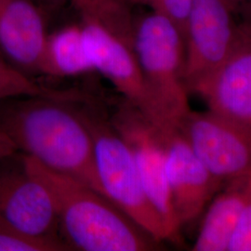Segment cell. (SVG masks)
Wrapping results in <instances>:
<instances>
[{
    "mask_svg": "<svg viewBox=\"0 0 251 251\" xmlns=\"http://www.w3.org/2000/svg\"><path fill=\"white\" fill-rule=\"evenodd\" d=\"M110 121L131 151L144 191L161 218L168 241L180 244L181 228L172 205L160 128L124 99Z\"/></svg>",
    "mask_w": 251,
    "mask_h": 251,
    "instance_id": "8992f818",
    "label": "cell"
},
{
    "mask_svg": "<svg viewBox=\"0 0 251 251\" xmlns=\"http://www.w3.org/2000/svg\"><path fill=\"white\" fill-rule=\"evenodd\" d=\"M251 191V177L225 182L206 206L194 251H227L233 229Z\"/></svg>",
    "mask_w": 251,
    "mask_h": 251,
    "instance_id": "4fadbf2b",
    "label": "cell"
},
{
    "mask_svg": "<svg viewBox=\"0 0 251 251\" xmlns=\"http://www.w3.org/2000/svg\"><path fill=\"white\" fill-rule=\"evenodd\" d=\"M133 46L147 88L168 126L191 110L184 83L185 46L179 28L151 11L135 20Z\"/></svg>",
    "mask_w": 251,
    "mask_h": 251,
    "instance_id": "5b68a950",
    "label": "cell"
},
{
    "mask_svg": "<svg viewBox=\"0 0 251 251\" xmlns=\"http://www.w3.org/2000/svg\"><path fill=\"white\" fill-rule=\"evenodd\" d=\"M0 222L39 238L62 239L52 198L23 163L0 166Z\"/></svg>",
    "mask_w": 251,
    "mask_h": 251,
    "instance_id": "30bf717a",
    "label": "cell"
},
{
    "mask_svg": "<svg viewBox=\"0 0 251 251\" xmlns=\"http://www.w3.org/2000/svg\"><path fill=\"white\" fill-rule=\"evenodd\" d=\"M52 198L63 240L74 251H150L162 243L98 191L52 171L34 158L21 159Z\"/></svg>",
    "mask_w": 251,
    "mask_h": 251,
    "instance_id": "7a4b0ae2",
    "label": "cell"
},
{
    "mask_svg": "<svg viewBox=\"0 0 251 251\" xmlns=\"http://www.w3.org/2000/svg\"><path fill=\"white\" fill-rule=\"evenodd\" d=\"M150 8L152 12L171 21L183 36L194 0H129Z\"/></svg>",
    "mask_w": 251,
    "mask_h": 251,
    "instance_id": "2e32d148",
    "label": "cell"
},
{
    "mask_svg": "<svg viewBox=\"0 0 251 251\" xmlns=\"http://www.w3.org/2000/svg\"><path fill=\"white\" fill-rule=\"evenodd\" d=\"M240 25L251 31V0H228Z\"/></svg>",
    "mask_w": 251,
    "mask_h": 251,
    "instance_id": "ffe728a7",
    "label": "cell"
},
{
    "mask_svg": "<svg viewBox=\"0 0 251 251\" xmlns=\"http://www.w3.org/2000/svg\"><path fill=\"white\" fill-rule=\"evenodd\" d=\"M81 99L68 92L25 96L0 110V129L18 151L102 194L90 127L75 106Z\"/></svg>",
    "mask_w": 251,
    "mask_h": 251,
    "instance_id": "6da1fadb",
    "label": "cell"
},
{
    "mask_svg": "<svg viewBox=\"0 0 251 251\" xmlns=\"http://www.w3.org/2000/svg\"><path fill=\"white\" fill-rule=\"evenodd\" d=\"M227 251H251V191L233 229Z\"/></svg>",
    "mask_w": 251,
    "mask_h": 251,
    "instance_id": "e0dca14e",
    "label": "cell"
},
{
    "mask_svg": "<svg viewBox=\"0 0 251 251\" xmlns=\"http://www.w3.org/2000/svg\"><path fill=\"white\" fill-rule=\"evenodd\" d=\"M17 152L18 149L16 145L8 135L0 129V160L11 158Z\"/></svg>",
    "mask_w": 251,
    "mask_h": 251,
    "instance_id": "44dd1931",
    "label": "cell"
},
{
    "mask_svg": "<svg viewBox=\"0 0 251 251\" xmlns=\"http://www.w3.org/2000/svg\"><path fill=\"white\" fill-rule=\"evenodd\" d=\"M241 25L228 0H194L184 28V83L196 94L225 63L236 45Z\"/></svg>",
    "mask_w": 251,
    "mask_h": 251,
    "instance_id": "52a82bcc",
    "label": "cell"
},
{
    "mask_svg": "<svg viewBox=\"0 0 251 251\" xmlns=\"http://www.w3.org/2000/svg\"><path fill=\"white\" fill-rule=\"evenodd\" d=\"M160 132L172 205L181 228L198 220L225 183L206 169L177 126Z\"/></svg>",
    "mask_w": 251,
    "mask_h": 251,
    "instance_id": "9c48e42d",
    "label": "cell"
},
{
    "mask_svg": "<svg viewBox=\"0 0 251 251\" xmlns=\"http://www.w3.org/2000/svg\"><path fill=\"white\" fill-rule=\"evenodd\" d=\"M72 251L63 240L31 236L0 222V251Z\"/></svg>",
    "mask_w": 251,
    "mask_h": 251,
    "instance_id": "9a60e30c",
    "label": "cell"
},
{
    "mask_svg": "<svg viewBox=\"0 0 251 251\" xmlns=\"http://www.w3.org/2000/svg\"><path fill=\"white\" fill-rule=\"evenodd\" d=\"M81 26L94 71L110 81L123 99L159 128L167 125L144 80L133 46L134 22L125 3L80 10Z\"/></svg>",
    "mask_w": 251,
    "mask_h": 251,
    "instance_id": "3957f363",
    "label": "cell"
},
{
    "mask_svg": "<svg viewBox=\"0 0 251 251\" xmlns=\"http://www.w3.org/2000/svg\"><path fill=\"white\" fill-rule=\"evenodd\" d=\"M0 80L17 84L20 86L27 87L33 90H40V91H49L50 90L43 88L36 84L35 81L32 80L28 75L12 67L10 64L7 63L0 55Z\"/></svg>",
    "mask_w": 251,
    "mask_h": 251,
    "instance_id": "ac0fdd59",
    "label": "cell"
},
{
    "mask_svg": "<svg viewBox=\"0 0 251 251\" xmlns=\"http://www.w3.org/2000/svg\"><path fill=\"white\" fill-rule=\"evenodd\" d=\"M93 71L94 67L80 24L48 34L41 74L55 77H71Z\"/></svg>",
    "mask_w": 251,
    "mask_h": 251,
    "instance_id": "5bb4252c",
    "label": "cell"
},
{
    "mask_svg": "<svg viewBox=\"0 0 251 251\" xmlns=\"http://www.w3.org/2000/svg\"><path fill=\"white\" fill-rule=\"evenodd\" d=\"M84 100L81 114L90 127L101 193L158 242L168 241L160 216L147 197L127 144L110 118Z\"/></svg>",
    "mask_w": 251,
    "mask_h": 251,
    "instance_id": "277c9868",
    "label": "cell"
},
{
    "mask_svg": "<svg viewBox=\"0 0 251 251\" xmlns=\"http://www.w3.org/2000/svg\"><path fill=\"white\" fill-rule=\"evenodd\" d=\"M196 94L208 110L251 129V30L241 25L232 53Z\"/></svg>",
    "mask_w": 251,
    "mask_h": 251,
    "instance_id": "8fae6325",
    "label": "cell"
},
{
    "mask_svg": "<svg viewBox=\"0 0 251 251\" xmlns=\"http://www.w3.org/2000/svg\"><path fill=\"white\" fill-rule=\"evenodd\" d=\"M177 128L209 172L224 183L251 177V129L213 111L192 109Z\"/></svg>",
    "mask_w": 251,
    "mask_h": 251,
    "instance_id": "ba28073f",
    "label": "cell"
},
{
    "mask_svg": "<svg viewBox=\"0 0 251 251\" xmlns=\"http://www.w3.org/2000/svg\"><path fill=\"white\" fill-rule=\"evenodd\" d=\"M50 94H51L50 92L33 90L27 87L20 86L17 84L0 80V104L7 100L16 99L19 97L50 95Z\"/></svg>",
    "mask_w": 251,
    "mask_h": 251,
    "instance_id": "d6986e66",
    "label": "cell"
},
{
    "mask_svg": "<svg viewBox=\"0 0 251 251\" xmlns=\"http://www.w3.org/2000/svg\"><path fill=\"white\" fill-rule=\"evenodd\" d=\"M48 33L34 0H0V55L28 75L41 74Z\"/></svg>",
    "mask_w": 251,
    "mask_h": 251,
    "instance_id": "7c38bea8",
    "label": "cell"
}]
</instances>
